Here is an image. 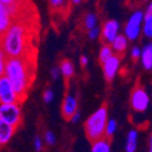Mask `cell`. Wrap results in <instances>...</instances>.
Here are the masks:
<instances>
[{
    "instance_id": "cell-1",
    "label": "cell",
    "mask_w": 152,
    "mask_h": 152,
    "mask_svg": "<svg viewBox=\"0 0 152 152\" xmlns=\"http://www.w3.org/2000/svg\"><path fill=\"white\" fill-rule=\"evenodd\" d=\"M31 37L27 24L21 20L14 21L0 40V48L7 58H27L29 56Z\"/></svg>"
},
{
    "instance_id": "cell-2",
    "label": "cell",
    "mask_w": 152,
    "mask_h": 152,
    "mask_svg": "<svg viewBox=\"0 0 152 152\" xmlns=\"http://www.w3.org/2000/svg\"><path fill=\"white\" fill-rule=\"evenodd\" d=\"M5 77L14 85L21 100H23L34 79V65L31 57L7 58Z\"/></svg>"
},
{
    "instance_id": "cell-3",
    "label": "cell",
    "mask_w": 152,
    "mask_h": 152,
    "mask_svg": "<svg viewBox=\"0 0 152 152\" xmlns=\"http://www.w3.org/2000/svg\"><path fill=\"white\" fill-rule=\"evenodd\" d=\"M108 122V111L107 107L104 105L97 108L91 116L88 117L84 123L85 133L89 140L96 141L99 139L105 137V130Z\"/></svg>"
},
{
    "instance_id": "cell-4",
    "label": "cell",
    "mask_w": 152,
    "mask_h": 152,
    "mask_svg": "<svg viewBox=\"0 0 152 152\" xmlns=\"http://www.w3.org/2000/svg\"><path fill=\"white\" fill-rule=\"evenodd\" d=\"M17 1L14 0H0V40L5 32L14 23V16L16 15Z\"/></svg>"
},
{
    "instance_id": "cell-5",
    "label": "cell",
    "mask_w": 152,
    "mask_h": 152,
    "mask_svg": "<svg viewBox=\"0 0 152 152\" xmlns=\"http://www.w3.org/2000/svg\"><path fill=\"white\" fill-rule=\"evenodd\" d=\"M144 17L145 12L141 10H136L129 16L128 21L125 22L124 28H123V34L128 40H136L140 34L142 33V23H144Z\"/></svg>"
},
{
    "instance_id": "cell-6",
    "label": "cell",
    "mask_w": 152,
    "mask_h": 152,
    "mask_svg": "<svg viewBox=\"0 0 152 152\" xmlns=\"http://www.w3.org/2000/svg\"><path fill=\"white\" fill-rule=\"evenodd\" d=\"M0 119L17 128L22 122V110L20 104H0Z\"/></svg>"
},
{
    "instance_id": "cell-7",
    "label": "cell",
    "mask_w": 152,
    "mask_h": 152,
    "mask_svg": "<svg viewBox=\"0 0 152 152\" xmlns=\"http://www.w3.org/2000/svg\"><path fill=\"white\" fill-rule=\"evenodd\" d=\"M130 105H132V108L139 113H142L148 108L150 97L142 86L137 85L133 89L130 95Z\"/></svg>"
},
{
    "instance_id": "cell-8",
    "label": "cell",
    "mask_w": 152,
    "mask_h": 152,
    "mask_svg": "<svg viewBox=\"0 0 152 152\" xmlns=\"http://www.w3.org/2000/svg\"><path fill=\"white\" fill-rule=\"evenodd\" d=\"M21 101L11 82L5 75L0 78V104H21Z\"/></svg>"
},
{
    "instance_id": "cell-9",
    "label": "cell",
    "mask_w": 152,
    "mask_h": 152,
    "mask_svg": "<svg viewBox=\"0 0 152 152\" xmlns=\"http://www.w3.org/2000/svg\"><path fill=\"white\" fill-rule=\"evenodd\" d=\"M121 24L116 20H107L101 28V38L105 42V44H112L113 40L119 35Z\"/></svg>"
},
{
    "instance_id": "cell-10",
    "label": "cell",
    "mask_w": 152,
    "mask_h": 152,
    "mask_svg": "<svg viewBox=\"0 0 152 152\" xmlns=\"http://www.w3.org/2000/svg\"><path fill=\"white\" fill-rule=\"evenodd\" d=\"M119 68H121V56L119 55H115L108 61L102 63V72H104L106 80L111 82V80L115 79Z\"/></svg>"
},
{
    "instance_id": "cell-11",
    "label": "cell",
    "mask_w": 152,
    "mask_h": 152,
    "mask_svg": "<svg viewBox=\"0 0 152 152\" xmlns=\"http://www.w3.org/2000/svg\"><path fill=\"white\" fill-rule=\"evenodd\" d=\"M61 112L62 116L66 119H71L72 116L75 112H78V100L74 95L67 94L62 101V106H61Z\"/></svg>"
},
{
    "instance_id": "cell-12",
    "label": "cell",
    "mask_w": 152,
    "mask_h": 152,
    "mask_svg": "<svg viewBox=\"0 0 152 152\" xmlns=\"http://www.w3.org/2000/svg\"><path fill=\"white\" fill-rule=\"evenodd\" d=\"M15 132H16V128L9 125L7 123L0 119V147L5 146L11 140V137L14 136Z\"/></svg>"
},
{
    "instance_id": "cell-13",
    "label": "cell",
    "mask_w": 152,
    "mask_h": 152,
    "mask_svg": "<svg viewBox=\"0 0 152 152\" xmlns=\"http://www.w3.org/2000/svg\"><path fill=\"white\" fill-rule=\"evenodd\" d=\"M128 43H129V40L125 38V35L124 34H119L116 39L113 40L111 46L113 49V51H115V54L121 56L126 50V48H128Z\"/></svg>"
},
{
    "instance_id": "cell-14",
    "label": "cell",
    "mask_w": 152,
    "mask_h": 152,
    "mask_svg": "<svg viewBox=\"0 0 152 152\" xmlns=\"http://www.w3.org/2000/svg\"><path fill=\"white\" fill-rule=\"evenodd\" d=\"M141 63L145 69H152V43H148L141 50Z\"/></svg>"
},
{
    "instance_id": "cell-15",
    "label": "cell",
    "mask_w": 152,
    "mask_h": 152,
    "mask_svg": "<svg viewBox=\"0 0 152 152\" xmlns=\"http://www.w3.org/2000/svg\"><path fill=\"white\" fill-rule=\"evenodd\" d=\"M137 137L139 133L135 129H132L128 135H126V142H125V152H136L137 150Z\"/></svg>"
},
{
    "instance_id": "cell-16",
    "label": "cell",
    "mask_w": 152,
    "mask_h": 152,
    "mask_svg": "<svg viewBox=\"0 0 152 152\" xmlns=\"http://www.w3.org/2000/svg\"><path fill=\"white\" fill-rule=\"evenodd\" d=\"M91 152H111V142L108 139L102 137L91 144Z\"/></svg>"
},
{
    "instance_id": "cell-17",
    "label": "cell",
    "mask_w": 152,
    "mask_h": 152,
    "mask_svg": "<svg viewBox=\"0 0 152 152\" xmlns=\"http://www.w3.org/2000/svg\"><path fill=\"white\" fill-rule=\"evenodd\" d=\"M60 72L66 79H69L74 75V65L69 60H62L60 62Z\"/></svg>"
},
{
    "instance_id": "cell-18",
    "label": "cell",
    "mask_w": 152,
    "mask_h": 152,
    "mask_svg": "<svg viewBox=\"0 0 152 152\" xmlns=\"http://www.w3.org/2000/svg\"><path fill=\"white\" fill-rule=\"evenodd\" d=\"M116 54L115 51H113V49L110 44H104L102 46H101L100 51H99V62L102 65V63H105L106 61H108L111 57H113Z\"/></svg>"
},
{
    "instance_id": "cell-19",
    "label": "cell",
    "mask_w": 152,
    "mask_h": 152,
    "mask_svg": "<svg viewBox=\"0 0 152 152\" xmlns=\"http://www.w3.org/2000/svg\"><path fill=\"white\" fill-rule=\"evenodd\" d=\"M97 22H99V18H97V15L95 14V12H88V14L84 16V20H83L84 28L86 31H90V29L97 27Z\"/></svg>"
},
{
    "instance_id": "cell-20",
    "label": "cell",
    "mask_w": 152,
    "mask_h": 152,
    "mask_svg": "<svg viewBox=\"0 0 152 152\" xmlns=\"http://www.w3.org/2000/svg\"><path fill=\"white\" fill-rule=\"evenodd\" d=\"M142 34L148 39L152 38V14H150V12H145L144 23H142Z\"/></svg>"
},
{
    "instance_id": "cell-21",
    "label": "cell",
    "mask_w": 152,
    "mask_h": 152,
    "mask_svg": "<svg viewBox=\"0 0 152 152\" xmlns=\"http://www.w3.org/2000/svg\"><path fill=\"white\" fill-rule=\"evenodd\" d=\"M117 128H118L117 122L115 119H108L107 125H106V130H105V137L110 140V139L113 136V134L117 132Z\"/></svg>"
},
{
    "instance_id": "cell-22",
    "label": "cell",
    "mask_w": 152,
    "mask_h": 152,
    "mask_svg": "<svg viewBox=\"0 0 152 152\" xmlns=\"http://www.w3.org/2000/svg\"><path fill=\"white\" fill-rule=\"evenodd\" d=\"M6 62H7V56L3 51V49L0 48V78L5 75V68H6Z\"/></svg>"
},
{
    "instance_id": "cell-23",
    "label": "cell",
    "mask_w": 152,
    "mask_h": 152,
    "mask_svg": "<svg viewBox=\"0 0 152 152\" xmlns=\"http://www.w3.org/2000/svg\"><path fill=\"white\" fill-rule=\"evenodd\" d=\"M44 140H45V142H46L49 146H53V145H55V142H56V136H55V134H54L51 130H48V132L45 133V135H44Z\"/></svg>"
},
{
    "instance_id": "cell-24",
    "label": "cell",
    "mask_w": 152,
    "mask_h": 152,
    "mask_svg": "<svg viewBox=\"0 0 152 152\" xmlns=\"http://www.w3.org/2000/svg\"><path fill=\"white\" fill-rule=\"evenodd\" d=\"M33 146H34V150L37 152H40L43 151L44 148V144H43V139L40 136H35L34 140H33Z\"/></svg>"
},
{
    "instance_id": "cell-25",
    "label": "cell",
    "mask_w": 152,
    "mask_h": 152,
    "mask_svg": "<svg viewBox=\"0 0 152 152\" xmlns=\"http://www.w3.org/2000/svg\"><path fill=\"white\" fill-rule=\"evenodd\" d=\"M100 34H101V28L100 27H95V28H93L90 31H88V38L91 39V40L97 39V38L100 37Z\"/></svg>"
},
{
    "instance_id": "cell-26",
    "label": "cell",
    "mask_w": 152,
    "mask_h": 152,
    "mask_svg": "<svg viewBox=\"0 0 152 152\" xmlns=\"http://www.w3.org/2000/svg\"><path fill=\"white\" fill-rule=\"evenodd\" d=\"M54 97H55V94H54V91L51 89H46L44 91V94H43V100L45 101L46 104L51 102V101L54 100Z\"/></svg>"
},
{
    "instance_id": "cell-27",
    "label": "cell",
    "mask_w": 152,
    "mask_h": 152,
    "mask_svg": "<svg viewBox=\"0 0 152 152\" xmlns=\"http://www.w3.org/2000/svg\"><path fill=\"white\" fill-rule=\"evenodd\" d=\"M130 56H132V58L133 60H140L141 58V50H140V48H137V46H134V48H132V50H130Z\"/></svg>"
},
{
    "instance_id": "cell-28",
    "label": "cell",
    "mask_w": 152,
    "mask_h": 152,
    "mask_svg": "<svg viewBox=\"0 0 152 152\" xmlns=\"http://www.w3.org/2000/svg\"><path fill=\"white\" fill-rule=\"evenodd\" d=\"M49 4H50V6H51L53 9H55V10L56 9H62V6L67 5V3L63 1V0H50Z\"/></svg>"
},
{
    "instance_id": "cell-29",
    "label": "cell",
    "mask_w": 152,
    "mask_h": 152,
    "mask_svg": "<svg viewBox=\"0 0 152 152\" xmlns=\"http://www.w3.org/2000/svg\"><path fill=\"white\" fill-rule=\"evenodd\" d=\"M50 74H51V78L54 80H57L60 78V75H61V72H60V68L58 67H54L50 69Z\"/></svg>"
},
{
    "instance_id": "cell-30",
    "label": "cell",
    "mask_w": 152,
    "mask_h": 152,
    "mask_svg": "<svg viewBox=\"0 0 152 152\" xmlns=\"http://www.w3.org/2000/svg\"><path fill=\"white\" fill-rule=\"evenodd\" d=\"M80 118H82V115H80V113H79V112H75L74 115L72 116V118L69 119V122L73 123V124H77V123H79Z\"/></svg>"
},
{
    "instance_id": "cell-31",
    "label": "cell",
    "mask_w": 152,
    "mask_h": 152,
    "mask_svg": "<svg viewBox=\"0 0 152 152\" xmlns=\"http://www.w3.org/2000/svg\"><path fill=\"white\" fill-rule=\"evenodd\" d=\"M79 62H80V65L83 67H85V66H88V62H89V60H88V57L85 55H82L80 58H79Z\"/></svg>"
},
{
    "instance_id": "cell-32",
    "label": "cell",
    "mask_w": 152,
    "mask_h": 152,
    "mask_svg": "<svg viewBox=\"0 0 152 152\" xmlns=\"http://www.w3.org/2000/svg\"><path fill=\"white\" fill-rule=\"evenodd\" d=\"M146 12H150V14H152V1L148 4V6H147V10H146Z\"/></svg>"
},
{
    "instance_id": "cell-33",
    "label": "cell",
    "mask_w": 152,
    "mask_h": 152,
    "mask_svg": "<svg viewBox=\"0 0 152 152\" xmlns=\"http://www.w3.org/2000/svg\"><path fill=\"white\" fill-rule=\"evenodd\" d=\"M72 4H74V5H78V4H82V1H80V0H73Z\"/></svg>"
},
{
    "instance_id": "cell-34",
    "label": "cell",
    "mask_w": 152,
    "mask_h": 152,
    "mask_svg": "<svg viewBox=\"0 0 152 152\" xmlns=\"http://www.w3.org/2000/svg\"><path fill=\"white\" fill-rule=\"evenodd\" d=\"M150 148H152V134L150 136Z\"/></svg>"
},
{
    "instance_id": "cell-35",
    "label": "cell",
    "mask_w": 152,
    "mask_h": 152,
    "mask_svg": "<svg viewBox=\"0 0 152 152\" xmlns=\"http://www.w3.org/2000/svg\"><path fill=\"white\" fill-rule=\"evenodd\" d=\"M148 152H152V148H150V150H148Z\"/></svg>"
}]
</instances>
